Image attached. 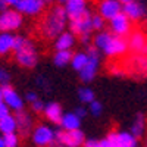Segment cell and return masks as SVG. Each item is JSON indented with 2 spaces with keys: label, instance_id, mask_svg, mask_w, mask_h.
Instances as JSON below:
<instances>
[{
  "label": "cell",
  "instance_id": "cell-1",
  "mask_svg": "<svg viewBox=\"0 0 147 147\" xmlns=\"http://www.w3.org/2000/svg\"><path fill=\"white\" fill-rule=\"evenodd\" d=\"M68 24L69 18L65 7L62 5H53L43 13V18L38 24V32L43 38L53 41L57 35L68 30Z\"/></svg>",
  "mask_w": 147,
  "mask_h": 147
},
{
  "label": "cell",
  "instance_id": "cell-2",
  "mask_svg": "<svg viewBox=\"0 0 147 147\" xmlns=\"http://www.w3.org/2000/svg\"><path fill=\"white\" fill-rule=\"evenodd\" d=\"M91 44L106 57H122L128 52L127 38L113 35L110 31L103 30L93 35Z\"/></svg>",
  "mask_w": 147,
  "mask_h": 147
},
{
  "label": "cell",
  "instance_id": "cell-3",
  "mask_svg": "<svg viewBox=\"0 0 147 147\" xmlns=\"http://www.w3.org/2000/svg\"><path fill=\"white\" fill-rule=\"evenodd\" d=\"M13 59L15 62L24 69H34L38 65L40 55L35 43L27 35H16L13 46Z\"/></svg>",
  "mask_w": 147,
  "mask_h": 147
},
{
  "label": "cell",
  "instance_id": "cell-4",
  "mask_svg": "<svg viewBox=\"0 0 147 147\" xmlns=\"http://www.w3.org/2000/svg\"><path fill=\"white\" fill-rule=\"evenodd\" d=\"M91 13L93 12H87L85 15L77 18V19H71L68 24V30L77 37V40L84 44L85 47L91 44L93 40V27H91Z\"/></svg>",
  "mask_w": 147,
  "mask_h": 147
},
{
  "label": "cell",
  "instance_id": "cell-5",
  "mask_svg": "<svg viewBox=\"0 0 147 147\" xmlns=\"http://www.w3.org/2000/svg\"><path fill=\"white\" fill-rule=\"evenodd\" d=\"M87 63L82 68L81 72H78L80 75V80L84 85H88L90 82H93L99 74V69H100V65H102V53L97 50V49L90 44L87 46Z\"/></svg>",
  "mask_w": 147,
  "mask_h": 147
},
{
  "label": "cell",
  "instance_id": "cell-6",
  "mask_svg": "<svg viewBox=\"0 0 147 147\" xmlns=\"http://www.w3.org/2000/svg\"><path fill=\"white\" fill-rule=\"evenodd\" d=\"M55 128L49 124H37L31 132V141L35 147H56Z\"/></svg>",
  "mask_w": 147,
  "mask_h": 147
},
{
  "label": "cell",
  "instance_id": "cell-7",
  "mask_svg": "<svg viewBox=\"0 0 147 147\" xmlns=\"http://www.w3.org/2000/svg\"><path fill=\"white\" fill-rule=\"evenodd\" d=\"M85 134L82 129H75V131H63L57 128L55 131V143L56 147H82L85 141Z\"/></svg>",
  "mask_w": 147,
  "mask_h": 147
},
{
  "label": "cell",
  "instance_id": "cell-8",
  "mask_svg": "<svg viewBox=\"0 0 147 147\" xmlns=\"http://www.w3.org/2000/svg\"><path fill=\"white\" fill-rule=\"evenodd\" d=\"M24 25V16L13 7L0 12V32H12L21 30Z\"/></svg>",
  "mask_w": 147,
  "mask_h": 147
},
{
  "label": "cell",
  "instance_id": "cell-9",
  "mask_svg": "<svg viewBox=\"0 0 147 147\" xmlns=\"http://www.w3.org/2000/svg\"><path fill=\"white\" fill-rule=\"evenodd\" d=\"M107 31H110L113 35L127 38V37L132 32V22L121 12L119 15H116L115 18L107 21Z\"/></svg>",
  "mask_w": 147,
  "mask_h": 147
},
{
  "label": "cell",
  "instance_id": "cell-10",
  "mask_svg": "<svg viewBox=\"0 0 147 147\" xmlns=\"http://www.w3.org/2000/svg\"><path fill=\"white\" fill-rule=\"evenodd\" d=\"M106 140L110 147H138V138H136L129 131H110Z\"/></svg>",
  "mask_w": 147,
  "mask_h": 147
},
{
  "label": "cell",
  "instance_id": "cell-11",
  "mask_svg": "<svg viewBox=\"0 0 147 147\" xmlns=\"http://www.w3.org/2000/svg\"><path fill=\"white\" fill-rule=\"evenodd\" d=\"M46 6L47 5L43 0H19L13 9H16L22 16L35 18V16H40L44 13Z\"/></svg>",
  "mask_w": 147,
  "mask_h": 147
},
{
  "label": "cell",
  "instance_id": "cell-12",
  "mask_svg": "<svg viewBox=\"0 0 147 147\" xmlns=\"http://www.w3.org/2000/svg\"><path fill=\"white\" fill-rule=\"evenodd\" d=\"M2 91H3V103H6V106L10 109V112H19V110L25 109L24 97L10 84L2 87Z\"/></svg>",
  "mask_w": 147,
  "mask_h": 147
},
{
  "label": "cell",
  "instance_id": "cell-13",
  "mask_svg": "<svg viewBox=\"0 0 147 147\" xmlns=\"http://www.w3.org/2000/svg\"><path fill=\"white\" fill-rule=\"evenodd\" d=\"M13 116L16 119V132H18V136L19 137H30L34 127H35L32 115L24 109V110H19V112H15Z\"/></svg>",
  "mask_w": 147,
  "mask_h": 147
},
{
  "label": "cell",
  "instance_id": "cell-14",
  "mask_svg": "<svg viewBox=\"0 0 147 147\" xmlns=\"http://www.w3.org/2000/svg\"><path fill=\"white\" fill-rule=\"evenodd\" d=\"M96 13H99L106 22L122 12V5L118 0H99L96 6Z\"/></svg>",
  "mask_w": 147,
  "mask_h": 147
},
{
  "label": "cell",
  "instance_id": "cell-15",
  "mask_svg": "<svg viewBox=\"0 0 147 147\" xmlns=\"http://www.w3.org/2000/svg\"><path fill=\"white\" fill-rule=\"evenodd\" d=\"M122 13H124L132 24L134 22H141L147 16V7H146L144 3L140 2V0H136V2H131L128 5L122 6Z\"/></svg>",
  "mask_w": 147,
  "mask_h": 147
},
{
  "label": "cell",
  "instance_id": "cell-16",
  "mask_svg": "<svg viewBox=\"0 0 147 147\" xmlns=\"http://www.w3.org/2000/svg\"><path fill=\"white\" fill-rule=\"evenodd\" d=\"M65 7L66 15L71 19H77L82 15H85L87 12H90V3L88 0H68L65 5H62Z\"/></svg>",
  "mask_w": 147,
  "mask_h": 147
},
{
  "label": "cell",
  "instance_id": "cell-17",
  "mask_svg": "<svg viewBox=\"0 0 147 147\" xmlns=\"http://www.w3.org/2000/svg\"><path fill=\"white\" fill-rule=\"evenodd\" d=\"M63 113H65V110H63L62 105L57 102H47L44 106V110H43V116L46 118V121L49 124H53L57 127L60 124V119H62Z\"/></svg>",
  "mask_w": 147,
  "mask_h": 147
},
{
  "label": "cell",
  "instance_id": "cell-18",
  "mask_svg": "<svg viewBox=\"0 0 147 147\" xmlns=\"http://www.w3.org/2000/svg\"><path fill=\"white\" fill-rule=\"evenodd\" d=\"M127 43H128V50L132 52H146L147 50V34L137 30V31H132L128 37H127Z\"/></svg>",
  "mask_w": 147,
  "mask_h": 147
},
{
  "label": "cell",
  "instance_id": "cell-19",
  "mask_svg": "<svg viewBox=\"0 0 147 147\" xmlns=\"http://www.w3.org/2000/svg\"><path fill=\"white\" fill-rule=\"evenodd\" d=\"M77 41H78L77 37L69 30H66L53 40V47H55V50H69V52H72V49L77 44Z\"/></svg>",
  "mask_w": 147,
  "mask_h": 147
},
{
  "label": "cell",
  "instance_id": "cell-20",
  "mask_svg": "<svg viewBox=\"0 0 147 147\" xmlns=\"http://www.w3.org/2000/svg\"><path fill=\"white\" fill-rule=\"evenodd\" d=\"M81 125H82V119L74 112H65L62 119H60V124H59V128L63 129V131H75V129H81Z\"/></svg>",
  "mask_w": 147,
  "mask_h": 147
},
{
  "label": "cell",
  "instance_id": "cell-21",
  "mask_svg": "<svg viewBox=\"0 0 147 147\" xmlns=\"http://www.w3.org/2000/svg\"><path fill=\"white\" fill-rule=\"evenodd\" d=\"M16 34L12 32H0V56H6L13 52Z\"/></svg>",
  "mask_w": 147,
  "mask_h": 147
},
{
  "label": "cell",
  "instance_id": "cell-22",
  "mask_svg": "<svg viewBox=\"0 0 147 147\" xmlns=\"http://www.w3.org/2000/svg\"><path fill=\"white\" fill-rule=\"evenodd\" d=\"M146 118L141 112H138L136 116H134L132 122H131V128H129V132L132 134L136 138H140L144 136V132H146Z\"/></svg>",
  "mask_w": 147,
  "mask_h": 147
},
{
  "label": "cell",
  "instance_id": "cell-23",
  "mask_svg": "<svg viewBox=\"0 0 147 147\" xmlns=\"http://www.w3.org/2000/svg\"><path fill=\"white\" fill-rule=\"evenodd\" d=\"M77 97H78L80 105L88 106L91 102L96 100V93L90 85H81V87L77 90Z\"/></svg>",
  "mask_w": 147,
  "mask_h": 147
},
{
  "label": "cell",
  "instance_id": "cell-24",
  "mask_svg": "<svg viewBox=\"0 0 147 147\" xmlns=\"http://www.w3.org/2000/svg\"><path fill=\"white\" fill-rule=\"evenodd\" d=\"M71 59H72V52H69V50H55L52 62L56 68H65V66H69Z\"/></svg>",
  "mask_w": 147,
  "mask_h": 147
},
{
  "label": "cell",
  "instance_id": "cell-25",
  "mask_svg": "<svg viewBox=\"0 0 147 147\" xmlns=\"http://www.w3.org/2000/svg\"><path fill=\"white\" fill-rule=\"evenodd\" d=\"M13 132H16V119L13 113H10L6 118L0 119V134L7 136V134H13Z\"/></svg>",
  "mask_w": 147,
  "mask_h": 147
},
{
  "label": "cell",
  "instance_id": "cell-26",
  "mask_svg": "<svg viewBox=\"0 0 147 147\" xmlns=\"http://www.w3.org/2000/svg\"><path fill=\"white\" fill-rule=\"evenodd\" d=\"M87 63V53L85 52H75L72 53V59H71V63L69 66L75 71V72H81L82 68Z\"/></svg>",
  "mask_w": 147,
  "mask_h": 147
},
{
  "label": "cell",
  "instance_id": "cell-27",
  "mask_svg": "<svg viewBox=\"0 0 147 147\" xmlns=\"http://www.w3.org/2000/svg\"><path fill=\"white\" fill-rule=\"evenodd\" d=\"M91 27H93V32L103 31L105 27H106V21H105L99 13L93 12V13H91Z\"/></svg>",
  "mask_w": 147,
  "mask_h": 147
},
{
  "label": "cell",
  "instance_id": "cell-28",
  "mask_svg": "<svg viewBox=\"0 0 147 147\" xmlns=\"http://www.w3.org/2000/svg\"><path fill=\"white\" fill-rule=\"evenodd\" d=\"M34 82H35V85H37V88H38V90H43L46 93H49L52 90V82H50V80H49L46 75H37Z\"/></svg>",
  "mask_w": 147,
  "mask_h": 147
},
{
  "label": "cell",
  "instance_id": "cell-29",
  "mask_svg": "<svg viewBox=\"0 0 147 147\" xmlns=\"http://www.w3.org/2000/svg\"><path fill=\"white\" fill-rule=\"evenodd\" d=\"M87 109H88V115H91V116H94V118H100L102 116V113H103V103L100 102V100H94V102H91L88 106H87Z\"/></svg>",
  "mask_w": 147,
  "mask_h": 147
},
{
  "label": "cell",
  "instance_id": "cell-30",
  "mask_svg": "<svg viewBox=\"0 0 147 147\" xmlns=\"http://www.w3.org/2000/svg\"><path fill=\"white\" fill-rule=\"evenodd\" d=\"M3 140H5V147H19L21 143V137L18 136V132L3 136Z\"/></svg>",
  "mask_w": 147,
  "mask_h": 147
},
{
  "label": "cell",
  "instance_id": "cell-31",
  "mask_svg": "<svg viewBox=\"0 0 147 147\" xmlns=\"http://www.w3.org/2000/svg\"><path fill=\"white\" fill-rule=\"evenodd\" d=\"M10 72L6 69V68H0V87H5V85H9L10 84Z\"/></svg>",
  "mask_w": 147,
  "mask_h": 147
},
{
  "label": "cell",
  "instance_id": "cell-32",
  "mask_svg": "<svg viewBox=\"0 0 147 147\" xmlns=\"http://www.w3.org/2000/svg\"><path fill=\"white\" fill-rule=\"evenodd\" d=\"M44 106H46V103H44L41 99H38V100H35L34 103L30 105V109H31V112H32V113H43Z\"/></svg>",
  "mask_w": 147,
  "mask_h": 147
},
{
  "label": "cell",
  "instance_id": "cell-33",
  "mask_svg": "<svg viewBox=\"0 0 147 147\" xmlns=\"http://www.w3.org/2000/svg\"><path fill=\"white\" fill-rule=\"evenodd\" d=\"M40 99V96H38V93H37L35 90H30V91H27L25 93V96H24V100H25V103H34L35 100H38Z\"/></svg>",
  "mask_w": 147,
  "mask_h": 147
},
{
  "label": "cell",
  "instance_id": "cell-34",
  "mask_svg": "<svg viewBox=\"0 0 147 147\" xmlns=\"http://www.w3.org/2000/svg\"><path fill=\"white\" fill-rule=\"evenodd\" d=\"M74 112H75L81 119H84L85 116H88V109H87V106H84V105H78L75 109H74Z\"/></svg>",
  "mask_w": 147,
  "mask_h": 147
},
{
  "label": "cell",
  "instance_id": "cell-35",
  "mask_svg": "<svg viewBox=\"0 0 147 147\" xmlns=\"http://www.w3.org/2000/svg\"><path fill=\"white\" fill-rule=\"evenodd\" d=\"M12 112H10V109L6 106V103H0V119H3V118H6L7 115H10Z\"/></svg>",
  "mask_w": 147,
  "mask_h": 147
},
{
  "label": "cell",
  "instance_id": "cell-36",
  "mask_svg": "<svg viewBox=\"0 0 147 147\" xmlns=\"http://www.w3.org/2000/svg\"><path fill=\"white\" fill-rule=\"evenodd\" d=\"M97 144H99V138H93V137H87L84 141V146L82 147H97Z\"/></svg>",
  "mask_w": 147,
  "mask_h": 147
},
{
  "label": "cell",
  "instance_id": "cell-37",
  "mask_svg": "<svg viewBox=\"0 0 147 147\" xmlns=\"http://www.w3.org/2000/svg\"><path fill=\"white\" fill-rule=\"evenodd\" d=\"M97 147H110V144H109V141H107L106 137H105V138L99 140V144H97Z\"/></svg>",
  "mask_w": 147,
  "mask_h": 147
},
{
  "label": "cell",
  "instance_id": "cell-38",
  "mask_svg": "<svg viewBox=\"0 0 147 147\" xmlns=\"http://www.w3.org/2000/svg\"><path fill=\"white\" fill-rule=\"evenodd\" d=\"M5 2L7 3V6H9V7H15V6L18 5L19 0H5Z\"/></svg>",
  "mask_w": 147,
  "mask_h": 147
},
{
  "label": "cell",
  "instance_id": "cell-39",
  "mask_svg": "<svg viewBox=\"0 0 147 147\" xmlns=\"http://www.w3.org/2000/svg\"><path fill=\"white\" fill-rule=\"evenodd\" d=\"M6 9H9L7 3L5 2V0H0V12H3V10H6Z\"/></svg>",
  "mask_w": 147,
  "mask_h": 147
},
{
  "label": "cell",
  "instance_id": "cell-40",
  "mask_svg": "<svg viewBox=\"0 0 147 147\" xmlns=\"http://www.w3.org/2000/svg\"><path fill=\"white\" fill-rule=\"evenodd\" d=\"M118 2L124 6V5H128V3H131V2H136V0H118Z\"/></svg>",
  "mask_w": 147,
  "mask_h": 147
},
{
  "label": "cell",
  "instance_id": "cell-41",
  "mask_svg": "<svg viewBox=\"0 0 147 147\" xmlns=\"http://www.w3.org/2000/svg\"><path fill=\"white\" fill-rule=\"evenodd\" d=\"M0 147H5V140H3V136L0 134Z\"/></svg>",
  "mask_w": 147,
  "mask_h": 147
},
{
  "label": "cell",
  "instance_id": "cell-42",
  "mask_svg": "<svg viewBox=\"0 0 147 147\" xmlns=\"http://www.w3.org/2000/svg\"><path fill=\"white\" fill-rule=\"evenodd\" d=\"M56 2H57V5H65L68 0H56Z\"/></svg>",
  "mask_w": 147,
  "mask_h": 147
},
{
  "label": "cell",
  "instance_id": "cell-43",
  "mask_svg": "<svg viewBox=\"0 0 147 147\" xmlns=\"http://www.w3.org/2000/svg\"><path fill=\"white\" fill-rule=\"evenodd\" d=\"M3 102V91H2V87H0V103Z\"/></svg>",
  "mask_w": 147,
  "mask_h": 147
},
{
  "label": "cell",
  "instance_id": "cell-44",
  "mask_svg": "<svg viewBox=\"0 0 147 147\" xmlns=\"http://www.w3.org/2000/svg\"><path fill=\"white\" fill-rule=\"evenodd\" d=\"M43 2H44L46 5H49V3H52V2H53V0H43Z\"/></svg>",
  "mask_w": 147,
  "mask_h": 147
},
{
  "label": "cell",
  "instance_id": "cell-45",
  "mask_svg": "<svg viewBox=\"0 0 147 147\" xmlns=\"http://www.w3.org/2000/svg\"><path fill=\"white\" fill-rule=\"evenodd\" d=\"M57 147H62V146H57Z\"/></svg>",
  "mask_w": 147,
  "mask_h": 147
},
{
  "label": "cell",
  "instance_id": "cell-46",
  "mask_svg": "<svg viewBox=\"0 0 147 147\" xmlns=\"http://www.w3.org/2000/svg\"><path fill=\"white\" fill-rule=\"evenodd\" d=\"M144 147H147V144H146V146H144Z\"/></svg>",
  "mask_w": 147,
  "mask_h": 147
}]
</instances>
